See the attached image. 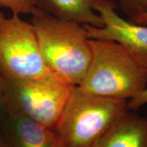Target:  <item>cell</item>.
<instances>
[{"label":"cell","mask_w":147,"mask_h":147,"mask_svg":"<svg viewBox=\"0 0 147 147\" xmlns=\"http://www.w3.org/2000/svg\"><path fill=\"white\" fill-rule=\"evenodd\" d=\"M0 147H2V146H1V140H0Z\"/></svg>","instance_id":"9a60e30c"},{"label":"cell","mask_w":147,"mask_h":147,"mask_svg":"<svg viewBox=\"0 0 147 147\" xmlns=\"http://www.w3.org/2000/svg\"><path fill=\"white\" fill-rule=\"evenodd\" d=\"M128 21L133 22L134 23L139 24V25H146V26H147V12L142 14V15H140L135 18H131V19L128 20Z\"/></svg>","instance_id":"5bb4252c"},{"label":"cell","mask_w":147,"mask_h":147,"mask_svg":"<svg viewBox=\"0 0 147 147\" xmlns=\"http://www.w3.org/2000/svg\"><path fill=\"white\" fill-rule=\"evenodd\" d=\"M92 57L80 89L97 96L129 100L147 87V72L122 46L108 40L90 39Z\"/></svg>","instance_id":"3957f363"},{"label":"cell","mask_w":147,"mask_h":147,"mask_svg":"<svg viewBox=\"0 0 147 147\" xmlns=\"http://www.w3.org/2000/svg\"><path fill=\"white\" fill-rule=\"evenodd\" d=\"M127 102L97 96L74 86L53 128L64 147H93L128 111Z\"/></svg>","instance_id":"7a4b0ae2"},{"label":"cell","mask_w":147,"mask_h":147,"mask_svg":"<svg viewBox=\"0 0 147 147\" xmlns=\"http://www.w3.org/2000/svg\"><path fill=\"white\" fill-rule=\"evenodd\" d=\"M0 140L2 147H64L54 128L22 114L3 116Z\"/></svg>","instance_id":"52a82bcc"},{"label":"cell","mask_w":147,"mask_h":147,"mask_svg":"<svg viewBox=\"0 0 147 147\" xmlns=\"http://www.w3.org/2000/svg\"><path fill=\"white\" fill-rule=\"evenodd\" d=\"M0 8L10 9L13 14H32L36 8V0H0Z\"/></svg>","instance_id":"30bf717a"},{"label":"cell","mask_w":147,"mask_h":147,"mask_svg":"<svg viewBox=\"0 0 147 147\" xmlns=\"http://www.w3.org/2000/svg\"><path fill=\"white\" fill-rule=\"evenodd\" d=\"M121 10L128 20L147 12V0H118Z\"/></svg>","instance_id":"8fae6325"},{"label":"cell","mask_w":147,"mask_h":147,"mask_svg":"<svg viewBox=\"0 0 147 147\" xmlns=\"http://www.w3.org/2000/svg\"><path fill=\"white\" fill-rule=\"evenodd\" d=\"M36 8L61 20L95 27L104 26L93 8V0H36Z\"/></svg>","instance_id":"9c48e42d"},{"label":"cell","mask_w":147,"mask_h":147,"mask_svg":"<svg viewBox=\"0 0 147 147\" xmlns=\"http://www.w3.org/2000/svg\"><path fill=\"white\" fill-rule=\"evenodd\" d=\"M147 104V87L143 91L134 98L128 100L127 106L129 110L135 111Z\"/></svg>","instance_id":"7c38bea8"},{"label":"cell","mask_w":147,"mask_h":147,"mask_svg":"<svg viewBox=\"0 0 147 147\" xmlns=\"http://www.w3.org/2000/svg\"><path fill=\"white\" fill-rule=\"evenodd\" d=\"M93 8L102 18L104 26L84 25L89 39L117 42L147 72V26L134 23L119 16L111 0H93Z\"/></svg>","instance_id":"8992f818"},{"label":"cell","mask_w":147,"mask_h":147,"mask_svg":"<svg viewBox=\"0 0 147 147\" xmlns=\"http://www.w3.org/2000/svg\"><path fill=\"white\" fill-rule=\"evenodd\" d=\"M5 78L0 74V120L5 115L4 110V91Z\"/></svg>","instance_id":"4fadbf2b"},{"label":"cell","mask_w":147,"mask_h":147,"mask_svg":"<svg viewBox=\"0 0 147 147\" xmlns=\"http://www.w3.org/2000/svg\"><path fill=\"white\" fill-rule=\"evenodd\" d=\"M32 16L31 23L48 68L63 82L78 86L92 57L84 25L59 19L37 8Z\"/></svg>","instance_id":"6da1fadb"},{"label":"cell","mask_w":147,"mask_h":147,"mask_svg":"<svg viewBox=\"0 0 147 147\" xmlns=\"http://www.w3.org/2000/svg\"><path fill=\"white\" fill-rule=\"evenodd\" d=\"M0 74L6 80L53 74L42 57L32 24L19 14L7 18L0 12Z\"/></svg>","instance_id":"5b68a950"},{"label":"cell","mask_w":147,"mask_h":147,"mask_svg":"<svg viewBox=\"0 0 147 147\" xmlns=\"http://www.w3.org/2000/svg\"><path fill=\"white\" fill-rule=\"evenodd\" d=\"M72 87L53 74L35 78L5 79V114H22L54 127Z\"/></svg>","instance_id":"277c9868"},{"label":"cell","mask_w":147,"mask_h":147,"mask_svg":"<svg viewBox=\"0 0 147 147\" xmlns=\"http://www.w3.org/2000/svg\"><path fill=\"white\" fill-rule=\"evenodd\" d=\"M93 147H147V118L129 110Z\"/></svg>","instance_id":"ba28073f"}]
</instances>
